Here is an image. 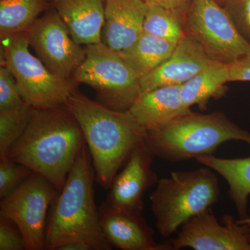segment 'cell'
<instances>
[{
	"mask_svg": "<svg viewBox=\"0 0 250 250\" xmlns=\"http://www.w3.org/2000/svg\"><path fill=\"white\" fill-rule=\"evenodd\" d=\"M25 31L29 45L49 71L63 80H73L85 58V47L73 40L55 9L47 10Z\"/></svg>",
	"mask_w": 250,
	"mask_h": 250,
	"instance_id": "cell-10",
	"label": "cell"
},
{
	"mask_svg": "<svg viewBox=\"0 0 250 250\" xmlns=\"http://www.w3.org/2000/svg\"><path fill=\"white\" fill-rule=\"evenodd\" d=\"M229 82H250V53L229 64Z\"/></svg>",
	"mask_w": 250,
	"mask_h": 250,
	"instance_id": "cell-28",
	"label": "cell"
},
{
	"mask_svg": "<svg viewBox=\"0 0 250 250\" xmlns=\"http://www.w3.org/2000/svg\"><path fill=\"white\" fill-rule=\"evenodd\" d=\"M147 6L144 0H106L102 42L117 52L132 47L143 34Z\"/></svg>",
	"mask_w": 250,
	"mask_h": 250,
	"instance_id": "cell-15",
	"label": "cell"
},
{
	"mask_svg": "<svg viewBox=\"0 0 250 250\" xmlns=\"http://www.w3.org/2000/svg\"><path fill=\"white\" fill-rule=\"evenodd\" d=\"M26 103L18 89L16 79L6 65L0 67V112L22 107Z\"/></svg>",
	"mask_w": 250,
	"mask_h": 250,
	"instance_id": "cell-25",
	"label": "cell"
},
{
	"mask_svg": "<svg viewBox=\"0 0 250 250\" xmlns=\"http://www.w3.org/2000/svg\"><path fill=\"white\" fill-rule=\"evenodd\" d=\"M181 87L165 85L141 93L129 111L146 132L162 129L192 111L184 103Z\"/></svg>",
	"mask_w": 250,
	"mask_h": 250,
	"instance_id": "cell-16",
	"label": "cell"
},
{
	"mask_svg": "<svg viewBox=\"0 0 250 250\" xmlns=\"http://www.w3.org/2000/svg\"><path fill=\"white\" fill-rule=\"evenodd\" d=\"M220 195L218 177L209 167L171 172L159 179L149 197L158 231L168 238L189 219L209 209Z\"/></svg>",
	"mask_w": 250,
	"mask_h": 250,
	"instance_id": "cell-5",
	"label": "cell"
},
{
	"mask_svg": "<svg viewBox=\"0 0 250 250\" xmlns=\"http://www.w3.org/2000/svg\"><path fill=\"white\" fill-rule=\"evenodd\" d=\"M236 221L240 225H246V226L250 227V216L247 217L246 218L236 220Z\"/></svg>",
	"mask_w": 250,
	"mask_h": 250,
	"instance_id": "cell-31",
	"label": "cell"
},
{
	"mask_svg": "<svg viewBox=\"0 0 250 250\" xmlns=\"http://www.w3.org/2000/svg\"><path fill=\"white\" fill-rule=\"evenodd\" d=\"M100 227L112 247L122 250H172L170 243H158L154 229L143 213L122 209L103 202L99 207Z\"/></svg>",
	"mask_w": 250,
	"mask_h": 250,
	"instance_id": "cell-13",
	"label": "cell"
},
{
	"mask_svg": "<svg viewBox=\"0 0 250 250\" xmlns=\"http://www.w3.org/2000/svg\"><path fill=\"white\" fill-rule=\"evenodd\" d=\"M67 106L80 125L100 187L110 188L131 151L147 132L129 111H119L93 101L76 89Z\"/></svg>",
	"mask_w": 250,
	"mask_h": 250,
	"instance_id": "cell-2",
	"label": "cell"
},
{
	"mask_svg": "<svg viewBox=\"0 0 250 250\" xmlns=\"http://www.w3.org/2000/svg\"><path fill=\"white\" fill-rule=\"evenodd\" d=\"M222 221L223 225L210 208L192 217L169 241L172 250H250V227L240 225L230 215H224Z\"/></svg>",
	"mask_w": 250,
	"mask_h": 250,
	"instance_id": "cell-11",
	"label": "cell"
},
{
	"mask_svg": "<svg viewBox=\"0 0 250 250\" xmlns=\"http://www.w3.org/2000/svg\"><path fill=\"white\" fill-rule=\"evenodd\" d=\"M196 160L223 177L229 186V197L234 204L240 219L248 217L247 208L250 195V156L224 159L210 155Z\"/></svg>",
	"mask_w": 250,
	"mask_h": 250,
	"instance_id": "cell-18",
	"label": "cell"
},
{
	"mask_svg": "<svg viewBox=\"0 0 250 250\" xmlns=\"http://www.w3.org/2000/svg\"><path fill=\"white\" fill-rule=\"evenodd\" d=\"M57 250H93L89 245L85 242L74 241L59 247Z\"/></svg>",
	"mask_w": 250,
	"mask_h": 250,
	"instance_id": "cell-30",
	"label": "cell"
},
{
	"mask_svg": "<svg viewBox=\"0 0 250 250\" xmlns=\"http://www.w3.org/2000/svg\"><path fill=\"white\" fill-rule=\"evenodd\" d=\"M177 45L175 42L143 32L132 47L119 53L141 79L165 62Z\"/></svg>",
	"mask_w": 250,
	"mask_h": 250,
	"instance_id": "cell-20",
	"label": "cell"
},
{
	"mask_svg": "<svg viewBox=\"0 0 250 250\" xmlns=\"http://www.w3.org/2000/svg\"><path fill=\"white\" fill-rule=\"evenodd\" d=\"M213 62L198 41L187 34L165 62L141 79V94L165 85L184 84Z\"/></svg>",
	"mask_w": 250,
	"mask_h": 250,
	"instance_id": "cell-14",
	"label": "cell"
},
{
	"mask_svg": "<svg viewBox=\"0 0 250 250\" xmlns=\"http://www.w3.org/2000/svg\"><path fill=\"white\" fill-rule=\"evenodd\" d=\"M32 172L26 166L15 161L7 159L0 160V198L14 191Z\"/></svg>",
	"mask_w": 250,
	"mask_h": 250,
	"instance_id": "cell-24",
	"label": "cell"
},
{
	"mask_svg": "<svg viewBox=\"0 0 250 250\" xmlns=\"http://www.w3.org/2000/svg\"><path fill=\"white\" fill-rule=\"evenodd\" d=\"M85 145L80 125L67 104L34 108L27 129L4 159L40 174L61 192Z\"/></svg>",
	"mask_w": 250,
	"mask_h": 250,
	"instance_id": "cell-1",
	"label": "cell"
},
{
	"mask_svg": "<svg viewBox=\"0 0 250 250\" xmlns=\"http://www.w3.org/2000/svg\"><path fill=\"white\" fill-rule=\"evenodd\" d=\"M217 2H218L220 4H228L229 2L231 1V0H215Z\"/></svg>",
	"mask_w": 250,
	"mask_h": 250,
	"instance_id": "cell-32",
	"label": "cell"
},
{
	"mask_svg": "<svg viewBox=\"0 0 250 250\" xmlns=\"http://www.w3.org/2000/svg\"></svg>",
	"mask_w": 250,
	"mask_h": 250,
	"instance_id": "cell-33",
	"label": "cell"
},
{
	"mask_svg": "<svg viewBox=\"0 0 250 250\" xmlns=\"http://www.w3.org/2000/svg\"><path fill=\"white\" fill-rule=\"evenodd\" d=\"M26 250L25 242L17 225L0 215V250Z\"/></svg>",
	"mask_w": 250,
	"mask_h": 250,
	"instance_id": "cell-26",
	"label": "cell"
},
{
	"mask_svg": "<svg viewBox=\"0 0 250 250\" xmlns=\"http://www.w3.org/2000/svg\"><path fill=\"white\" fill-rule=\"evenodd\" d=\"M225 6L238 30L250 42V0H231Z\"/></svg>",
	"mask_w": 250,
	"mask_h": 250,
	"instance_id": "cell-27",
	"label": "cell"
},
{
	"mask_svg": "<svg viewBox=\"0 0 250 250\" xmlns=\"http://www.w3.org/2000/svg\"><path fill=\"white\" fill-rule=\"evenodd\" d=\"M52 0H1L0 38L27 30Z\"/></svg>",
	"mask_w": 250,
	"mask_h": 250,
	"instance_id": "cell-21",
	"label": "cell"
},
{
	"mask_svg": "<svg viewBox=\"0 0 250 250\" xmlns=\"http://www.w3.org/2000/svg\"><path fill=\"white\" fill-rule=\"evenodd\" d=\"M29 46L26 31L1 38V65L9 69L24 101L34 108L66 104L78 83L49 71Z\"/></svg>",
	"mask_w": 250,
	"mask_h": 250,
	"instance_id": "cell-6",
	"label": "cell"
},
{
	"mask_svg": "<svg viewBox=\"0 0 250 250\" xmlns=\"http://www.w3.org/2000/svg\"><path fill=\"white\" fill-rule=\"evenodd\" d=\"M146 142L155 157L170 162L213 155L223 143L236 141L250 146V133L222 112H190L165 127L148 131Z\"/></svg>",
	"mask_w": 250,
	"mask_h": 250,
	"instance_id": "cell-4",
	"label": "cell"
},
{
	"mask_svg": "<svg viewBox=\"0 0 250 250\" xmlns=\"http://www.w3.org/2000/svg\"><path fill=\"white\" fill-rule=\"evenodd\" d=\"M106 0H52L51 6L82 45L102 42Z\"/></svg>",
	"mask_w": 250,
	"mask_h": 250,
	"instance_id": "cell-17",
	"label": "cell"
},
{
	"mask_svg": "<svg viewBox=\"0 0 250 250\" xmlns=\"http://www.w3.org/2000/svg\"><path fill=\"white\" fill-rule=\"evenodd\" d=\"M59 193L47 179L33 172L14 191L1 199L0 215L17 225L26 250H45L47 213Z\"/></svg>",
	"mask_w": 250,
	"mask_h": 250,
	"instance_id": "cell-9",
	"label": "cell"
},
{
	"mask_svg": "<svg viewBox=\"0 0 250 250\" xmlns=\"http://www.w3.org/2000/svg\"><path fill=\"white\" fill-rule=\"evenodd\" d=\"M147 6L143 32L178 43L187 34L185 15L155 4H147Z\"/></svg>",
	"mask_w": 250,
	"mask_h": 250,
	"instance_id": "cell-22",
	"label": "cell"
},
{
	"mask_svg": "<svg viewBox=\"0 0 250 250\" xmlns=\"http://www.w3.org/2000/svg\"><path fill=\"white\" fill-rule=\"evenodd\" d=\"M34 107L26 103L22 107L0 112V160L24 134L32 116Z\"/></svg>",
	"mask_w": 250,
	"mask_h": 250,
	"instance_id": "cell-23",
	"label": "cell"
},
{
	"mask_svg": "<svg viewBox=\"0 0 250 250\" xmlns=\"http://www.w3.org/2000/svg\"><path fill=\"white\" fill-rule=\"evenodd\" d=\"M184 27L215 62L230 64L250 53V42L215 0H191Z\"/></svg>",
	"mask_w": 250,
	"mask_h": 250,
	"instance_id": "cell-8",
	"label": "cell"
},
{
	"mask_svg": "<svg viewBox=\"0 0 250 250\" xmlns=\"http://www.w3.org/2000/svg\"><path fill=\"white\" fill-rule=\"evenodd\" d=\"M147 4H155L166 9L187 14L191 0H144Z\"/></svg>",
	"mask_w": 250,
	"mask_h": 250,
	"instance_id": "cell-29",
	"label": "cell"
},
{
	"mask_svg": "<svg viewBox=\"0 0 250 250\" xmlns=\"http://www.w3.org/2000/svg\"><path fill=\"white\" fill-rule=\"evenodd\" d=\"M85 51L84 61L72 79L93 88L104 106L129 111L141 95V79L119 52L103 42L85 45Z\"/></svg>",
	"mask_w": 250,
	"mask_h": 250,
	"instance_id": "cell-7",
	"label": "cell"
},
{
	"mask_svg": "<svg viewBox=\"0 0 250 250\" xmlns=\"http://www.w3.org/2000/svg\"><path fill=\"white\" fill-rule=\"evenodd\" d=\"M154 157L146 140L138 143L126 159L123 170L113 179L105 203L143 213L145 193L159 181L152 167Z\"/></svg>",
	"mask_w": 250,
	"mask_h": 250,
	"instance_id": "cell-12",
	"label": "cell"
},
{
	"mask_svg": "<svg viewBox=\"0 0 250 250\" xmlns=\"http://www.w3.org/2000/svg\"><path fill=\"white\" fill-rule=\"evenodd\" d=\"M95 181L91 156L85 145L62 191L51 205L46 227L45 250H57L74 241L85 242L93 250L112 249L100 227V213L94 196Z\"/></svg>",
	"mask_w": 250,
	"mask_h": 250,
	"instance_id": "cell-3",
	"label": "cell"
},
{
	"mask_svg": "<svg viewBox=\"0 0 250 250\" xmlns=\"http://www.w3.org/2000/svg\"><path fill=\"white\" fill-rule=\"evenodd\" d=\"M229 64L213 61L210 65L181 87L184 103L188 108L198 105L205 110L210 98L220 96L229 82Z\"/></svg>",
	"mask_w": 250,
	"mask_h": 250,
	"instance_id": "cell-19",
	"label": "cell"
}]
</instances>
